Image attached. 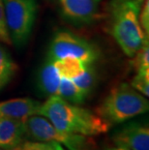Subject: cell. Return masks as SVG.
Listing matches in <instances>:
<instances>
[{
    "label": "cell",
    "instance_id": "6",
    "mask_svg": "<svg viewBox=\"0 0 149 150\" xmlns=\"http://www.w3.org/2000/svg\"><path fill=\"white\" fill-rule=\"evenodd\" d=\"M65 57H75L84 64H93L99 57L96 46L69 31H58L50 43L47 60L54 62Z\"/></svg>",
    "mask_w": 149,
    "mask_h": 150
},
{
    "label": "cell",
    "instance_id": "23",
    "mask_svg": "<svg viewBox=\"0 0 149 150\" xmlns=\"http://www.w3.org/2000/svg\"><path fill=\"white\" fill-rule=\"evenodd\" d=\"M133 1H137V2H139V3H142L144 0H133Z\"/></svg>",
    "mask_w": 149,
    "mask_h": 150
},
{
    "label": "cell",
    "instance_id": "21",
    "mask_svg": "<svg viewBox=\"0 0 149 150\" xmlns=\"http://www.w3.org/2000/svg\"><path fill=\"white\" fill-rule=\"evenodd\" d=\"M104 150H129V149L119 147V146H112V147H106Z\"/></svg>",
    "mask_w": 149,
    "mask_h": 150
},
{
    "label": "cell",
    "instance_id": "18",
    "mask_svg": "<svg viewBox=\"0 0 149 150\" xmlns=\"http://www.w3.org/2000/svg\"><path fill=\"white\" fill-rule=\"evenodd\" d=\"M0 42L6 45H12L10 35L8 32L7 24H6V18L4 12L2 0H0Z\"/></svg>",
    "mask_w": 149,
    "mask_h": 150
},
{
    "label": "cell",
    "instance_id": "5",
    "mask_svg": "<svg viewBox=\"0 0 149 150\" xmlns=\"http://www.w3.org/2000/svg\"><path fill=\"white\" fill-rule=\"evenodd\" d=\"M6 24L13 45L24 46L32 32L37 17L38 5L35 0H2Z\"/></svg>",
    "mask_w": 149,
    "mask_h": 150
},
{
    "label": "cell",
    "instance_id": "9",
    "mask_svg": "<svg viewBox=\"0 0 149 150\" xmlns=\"http://www.w3.org/2000/svg\"><path fill=\"white\" fill-rule=\"evenodd\" d=\"M42 103L32 98H17L0 102V117H9L24 120L25 118L39 115Z\"/></svg>",
    "mask_w": 149,
    "mask_h": 150
},
{
    "label": "cell",
    "instance_id": "10",
    "mask_svg": "<svg viewBox=\"0 0 149 150\" xmlns=\"http://www.w3.org/2000/svg\"><path fill=\"white\" fill-rule=\"evenodd\" d=\"M27 139L23 120L0 117V147H16L21 145Z\"/></svg>",
    "mask_w": 149,
    "mask_h": 150
},
{
    "label": "cell",
    "instance_id": "4",
    "mask_svg": "<svg viewBox=\"0 0 149 150\" xmlns=\"http://www.w3.org/2000/svg\"><path fill=\"white\" fill-rule=\"evenodd\" d=\"M27 137L37 142H54L68 150H99L92 137L66 133L56 129L46 117L32 115L25 118Z\"/></svg>",
    "mask_w": 149,
    "mask_h": 150
},
{
    "label": "cell",
    "instance_id": "13",
    "mask_svg": "<svg viewBox=\"0 0 149 150\" xmlns=\"http://www.w3.org/2000/svg\"><path fill=\"white\" fill-rule=\"evenodd\" d=\"M60 76L73 79L83 71L87 64L82 63L75 57H65L53 62Z\"/></svg>",
    "mask_w": 149,
    "mask_h": 150
},
{
    "label": "cell",
    "instance_id": "17",
    "mask_svg": "<svg viewBox=\"0 0 149 150\" xmlns=\"http://www.w3.org/2000/svg\"><path fill=\"white\" fill-rule=\"evenodd\" d=\"M21 150H65L61 144L54 142L25 140L21 144Z\"/></svg>",
    "mask_w": 149,
    "mask_h": 150
},
{
    "label": "cell",
    "instance_id": "22",
    "mask_svg": "<svg viewBox=\"0 0 149 150\" xmlns=\"http://www.w3.org/2000/svg\"><path fill=\"white\" fill-rule=\"evenodd\" d=\"M0 150H21V145L16 146V147H12V148H2V147H0Z\"/></svg>",
    "mask_w": 149,
    "mask_h": 150
},
{
    "label": "cell",
    "instance_id": "12",
    "mask_svg": "<svg viewBox=\"0 0 149 150\" xmlns=\"http://www.w3.org/2000/svg\"><path fill=\"white\" fill-rule=\"evenodd\" d=\"M57 96L69 103L78 106L83 104L86 99V96L78 88V86L73 82L72 79L64 76H60Z\"/></svg>",
    "mask_w": 149,
    "mask_h": 150
},
{
    "label": "cell",
    "instance_id": "16",
    "mask_svg": "<svg viewBox=\"0 0 149 150\" xmlns=\"http://www.w3.org/2000/svg\"><path fill=\"white\" fill-rule=\"evenodd\" d=\"M136 56V67L138 74L149 78V45L148 39L142 45L139 50L135 54Z\"/></svg>",
    "mask_w": 149,
    "mask_h": 150
},
{
    "label": "cell",
    "instance_id": "15",
    "mask_svg": "<svg viewBox=\"0 0 149 150\" xmlns=\"http://www.w3.org/2000/svg\"><path fill=\"white\" fill-rule=\"evenodd\" d=\"M73 82L85 96H88L96 84V74L92 64H87L84 70L78 76L72 79Z\"/></svg>",
    "mask_w": 149,
    "mask_h": 150
},
{
    "label": "cell",
    "instance_id": "14",
    "mask_svg": "<svg viewBox=\"0 0 149 150\" xmlns=\"http://www.w3.org/2000/svg\"><path fill=\"white\" fill-rule=\"evenodd\" d=\"M18 70L8 52L0 45V90L7 85Z\"/></svg>",
    "mask_w": 149,
    "mask_h": 150
},
{
    "label": "cell",
    "instance_id": "11",
    "mask_svg": "<svg viewBox=\"0 0 149 150\" xmlns=\"http://www.w3.org/2000/svg\"><path fill=\"white\" fill-rule=\"evenodd\" d=\"M60 76L53 62L47 61L41 67L37 76V87L45 96H53L58 93Z\"/></svg>",
    "mask_w": 149,
    "mask_h": 150
},
{
    "label": "cell",
    "instance_id": "1",
    "mask_svg": "<svg viewBox=\"0 0 149 150\" xmlns=\"http://www.w3.org/2000/svg\"><path fill=\"white\" fill-rule=\"evenodd\" d=\"M39 115L46 117L56 129L88 137L106 134L110 125L96 111L71 104L57 95L49 96L42 104Z\"/></svg>",
    "mask_w": 149,
    "mask_h": 150
},
{
    "label": "cell",
    "instance_id": "7",
    "mask_svg": "<svg viewBox=\"0 0 149 150\" xmlns=\"http://www.w3.org/2000/svg\"><path fill=\"white\" fill-rule=\"evenodd\" d=\"M61 14L75 23H91L104 16L102 0H58Z\"/></svg>",
    "mask_w": 149,
    "mask_h": 150
},
{
    "label": "cell",
    "instance_id": "2",
    "mask_svg": "<svg viewBox=\"0 0 149 150\" xmlns=\"http://www.w3.org/2000/svg\"><path fill=\"white\" fill-rule=\"evenodd\" d=\"M141 4L133 0H115L110 6L109 32L128 57H134L148 39L138 21Z\"/></svg>",
    "mask_w": 149,
    "mask_h": 150
},
{
    "label": "cell",
    "instance_id": "3",
    "mask_svg": "<svg viewBox=\"0 0 149 150\" xmlns=\"http://www.w3.org/2000/svg\"><path fill=\"white\" fill-rule=\"evenodd\" d=\"M148 108L147 99L133 88L131 84L122 82L109 91L95 111L112 126L145 113Z\"/></svg>",
    "mask_w": 149,
    "mask_h": 150
},
{
    "label": "cell",
    "instance_id": "8",
    "mask_svg": "<svg viewBox=\"0 0 149 150\" xmlns=\"http://www.w3.org/2000/svg\"><path fill=\"white\" fill-rule=\"evenodd\" d=\"M115 146L129 150H149V128L147 124L131 122L117 129L112 135Z\"/></svg>",
    "mask_w": 149,
    "mask_h": 150
},
{
    "label": "cell",
    "instance_id": "19",
    "mask_svg": "<svg viewBox=\"0 0 149 150\" xmlns=\"http://www.w3.org/2000/svg\"><path fill=\"white\" fill-rule=\"evenodd\" d=\"M131 86L137 91H139L144 96L148 97L149 95V78L137 74V76L133 79Z\"/></svg>",
    "mask_w": 149,
    "mask_h": 150
},
{
    "label": "cell",
    "instance_id": "20",
    "mask_svg": "<svg viewBox=\"0 0 149 150\" xmlns=\"http://www.w3.org/2000/svg\"><path fill=\"white\" fill-rule=\"evenodd\" d=\"M139 16V21H141V26L142 31L144 32L145 36L148 37L149 34V0H144L143 6Z\"/></svg>",
    "mask_w": 149,
    "mask_h": 150
}]
</instances>
